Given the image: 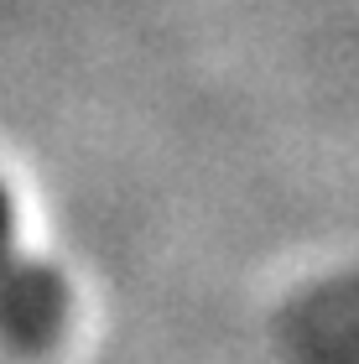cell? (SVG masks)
<instances>
[{"label": "cell", "instance_id": "obj_1", "mask_svg": "<svg viewBox=\"0 0 359 364\" xmlns=\"http://www.w3.org/2000/svg\"><path fill=\"white\" fill-rule=\"evenodd\" d=\"M291 349L302 364H359V276L302 296L291 312Z\"/></svg>", "mask_w": 359, "mask_h": 364}, {"label": "cell", "instance_id": "obj_2", "mask_svg": "<svg viewBox=\"0 0 359 364\" xmlns=\"http://www.w3.org/2000/svg\"><path fill=\"white\" fill-rule=\"evenodd\" d=\"M63 318V287L42 266L0 255V328L11 338H42Z\"/></svg>", "mask_w": 359, "mask_h": 364}, {"label": "cell", "instance_id": "obj_3", "mask_svg": "<svg viewBox=\"0 0 359 364\" xmlns=\"http://www.w3.org/2000/svg\"><path fill=\"white\" fill-rule=\"evenodd\" d=\"M6 240H11V198L0 188V255H6Z\"/></svg>", "mask_w": 359, "mask_h": 364}]
</instances>
